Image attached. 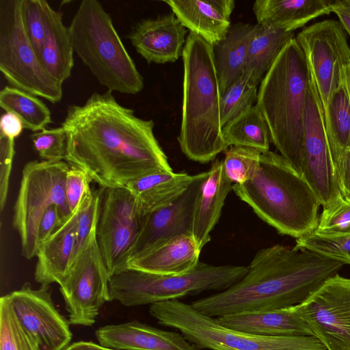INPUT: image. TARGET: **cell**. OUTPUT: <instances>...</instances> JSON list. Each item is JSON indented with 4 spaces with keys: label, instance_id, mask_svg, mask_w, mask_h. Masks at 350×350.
Masks as SVG:
<instances>
[{
    "label": "cell",
    "instance_id": "obj_1",
    "mask_svg": "<svg viewBox=\"0 0 350 350\" xmlns=\"http://www.w3.org/2000/svg\"><path fill=\"white\" fill-rule=\"evenodd\" d=\"M61 126L67 135L65 161L102 189L173 171L154 135L153 120L135 116L112 92H94L82 105H70Z\"/></svg>",
    "mask_w": 350,
    "mask_h": 350
},
{
    "label": "cell",
    "instance_id": "obj_2",
    "mask_svg": "<svg viewBox=\"0 0 350 350\" xmlns=\"http://www.w3.org/2000/svg\"><path fill=\"white\" fill-rule=\"evenodd\" d=\"M344 264L314 252L277 244L259 250L245 275L191 305L211 317L299 304Z\"/></svg>",
    "mask_w": 350,
    "mask_h": 350
},
{
    "label": "cell",
    "instance_id": "obj_3",
    "mask_svg": "<svg viewBox=\"0 0 350 350\" xmlns=\"http://www.w3.org/2000/svg\"><path fill=\"white\" fill-rule=\"evenodd\" d=\"M183 51L182 118L178 141L189 159L214 160L228 147L223 137L221 98L213 46L190 32Z\"/></svg>",
    "mask_w": 350,
    "mask_h": 350
},
{
    "label": "cell",
    "instance_id": "obj_4",
    "mask_svg": "<svg viewBox=\"0 0 350 350\" xmlns=\"http://www.w3.org/2000/svg\"><path fill=\"white\" fill-rule=\"evenodd\" d=\"M232 190L278 233L298 239L313 232L321 203L313 190L280 154L262 153L254 176Z\"/></svg>",
    "mask_w": 350,
    "mask_h": 350
},
{
    "label": "cell",
    "instance_id": "obj_5",
    "mask_svg": "<svg viewBox=\"0 0 350 350\" xmlns=\"http://www.w3.org/2000/svg\"><path fill=\"white\" fill-rule=\"evenodd\" d=\"M308 80L304 53L294 38L262 79L256 103L265 118L271 142L299 174Z\"/></svg>",
    "mask_w": 350,
    "mask_h": 350
},
{
    "label": "cell",
    "instance_id": "obj_6",
    "mask_svg": "<svg viewBox=\"0 0 350 350\" xmlns=\"http://www.w3.org/2000/svg\"><path fill=\"white\" fill-rule=\"evenodd\" d=\"M68 29L74 52L107 91H142L143 77L99 1L83 0Z\"/></svg>",
    "mask_w": 350,
    "mask_h": 350
},
{
    "label": "cell",
    "instance_id": "obj_7",
    "mask_svg": "<svg viewBox=\"0 0 350 350\" xmlns=\"http://www.w3.org/2000/svg\"><path fill=\"white\" fill-rule=\"evenodd\" d=\"M149 311L159 324L179 330L196 349L326 350L314 336H258L224 327L217 319L177 299L152 304Z\"/></svg>",
    "mask_w": 350,
    "mask_h": 350
},
{
    "label": "cell",
    "instance_id": "obj_8",
    "mask_svg": "<svg viewBox=\"0 0 350 350\" xmlns=\"http://www.w3.org/2000/svg\"><path fill=\"white\" fill-rule=\"evenodd\" d=\"M247 267L215 266L199 262L191 271L178 275H158L124 268L110 275L109 301L137 306L180 298L204 291H224L247 273Z\"/></svg>",
    "mask_w": 350,
    "mask_h": 350
},
{
    "label": "cell",
    "instance_id": "obj_9",
    "mask_svg": "<svg viewBox=\"0 0 350 350\" xmlns=\"http://www.w3.org/2000/svg\"><path fill=\"white\" fill-rule=\"evenodd\" d=\"M70 167L63 161L34 160L27 163L23 168L12 223L20 237L21 254L26 259L30 260L37 255L38 226L47 208L57 206L63 219L72 213L65 187Z\"/></svg>",
    "mask_w": 350,
    "mask_h": 350
},
{
    "label": "cell",
    "instance_id": "obj_10",
    "mask_svg": "<svg viewBox=\"0 0 350 350\" xmlns=\"http://www.w3.org/2000/svg\"><path fill=\"white\" fill-rule=\"evenodd\" d=\"M0 71L13 88L53 104L62 98V85L45 70L26 34L21 0L0 1Z\"/></svg>",
    "mask_w": 350,
    "mask_h": 350
},
{
    "label": "cell",
    "instance_id": "obj_11",
    "mask_svg": "<svg viewBox=\"0 0 350 350\" xmlns=\"http://www.w3.org/2000/svg\"><path fill=\"white\" fill-rule=\"evenodd\" d=\"M109 278L98 245L95 228L59 284L70 324H94L100 309L106 301H109Z\"/></svg>",
    "mask_w": 350,
    "mask_h": 350
},
{
    "label": "cell",
    "instance_id": "obj_12",
    "mask_svg": "<svg viewBox=\"0 0 350 350\" xmlns=\"http://www.w3.org/2000/svg\"><path fill=\"white\" fill-rule=\"evenodd\" d=\"M301 174L323 208L342 196L327 136L323 107L310 72L304 118Z\"/></svg>",
    "mask_w": 350,
    "mask_h": 350
},
{
    "label": "cell",
    "instance_id": "obj_13",
    "mask_svg": "<svg viewBox=\"0 0 350 350\" xmlns=\"http://www.w3.org/2000/svg\"><path fill=\"white\" fill-rule=\"evenodd\" d=\"M142 222L135 197L126 187L103 189L96 239L110 275L126 266Z\"/></svg>",
    "mask_w": 350,
    "mask_h": 350
},
{
    "label": "cell",
    "instance_id": "obj_14",
    "mask_svg": "<svg viewBox=\"0 0 350 350\" xmlns=\"http://www.w3.org/2000/svg\"><path fill=\"white\" fill-rule=\"evenodd\" d=\"M295 39L304 53L325 115L332 95L342 84V68L350 61L347 33L339 21L329 19L306 27Z\"/></svg>",
    "mask_w": 350,
    "mask_h": 350
},
{
    "label": "cell",
    "instance_id": "obj_15",
    "mask_svg": "<svg viewBox=\"0 0 350 350\" xmlns=\"http://www.w3.org/2000/svg\"><path fill=\"white\" fill-rule=\"evenodd\" d=\"M294 310L326 350H350V279L328 278Z\"/></svg>",
    "mask_w": 350,
    "mask_h": 350
},
{
    "label": "cell",
    "instance_id": "obj_16",
    "mask_svg": "<svg viewBox=\"0 0 350 350\" xmlns=\"http://www.w3.org/2000/svg\"><path fill=\"white\" fill-rule=\"evenodd\" d=\"M49 288L25 282L5 295L37 350H64L72 338L70 323L56 309Z\"/></svg>",
    "mask_w": 350,
    "mask_h": 350
},
{
    "label": "cell",
    "instance_id": "obj_17",
    "mask_svg": "<svg viewBox=\"0 0 350 350\" xmlns=\"http://www.w3.org/2000/svg\"><path fill=\"white\" fill-rule=\"evenodd\" d=\"M208 175V171L197 174L194 181L180 196L143 217L129 260L177 236L192 235L196 204Z\"/></svg>",
    "mask_w": 350,
    "mask_h": 350
},
{
    "label": "cell",
    "instance_id": "obj_18",
    "mask_svg": "<svg viewBox=\"0 0 350 350\" xmlns=\"http://www.w3.org/2000/svg\"><path fill=\"white\" fill-rule=\"evenodd\" d=\"M187 29L173 13L142 20L129 39L148 63L174 62L183 55Z\"/></svg>",
    "mask_w": 350,
    "mask_h": 350
},
{
    "label": "cell",
    "instance_id": "obj_19",
    "mask_svg": "<svg viewBox=\"0 0 350 350\" xmlns=\"http://www.w3.org/2000/svg\"><path fill=\"white\" fill-rule=\"evenodd\" d=\"M95 336L102 346L118 350H196L182 334L137 321L100 327Z\"/></svg>",
    "mask_w": 350,
    "mask_h": 350
},
{
    "label": "cell",
    "instance_id": "obj_20",
    "mask_svg": "<svg viewBox=\"0 0 350 350\" xmlns=\"http://www.w3.org/2000/svg\"><path fill=\"white\" fill-rule=\"evenodd\" d=\"M83 199V198H82ZM81 201L59 228L38 248L34 278L41 287L59 285L74 259L77 243V221Z\"/></svg>",
    "mask_w": 350,
    "mask_h": 350
},
{
    "label": "cell",
    "instance_id": "obj_21",
    "mask_svg": "<svg viewBox=\"0 0 350 350\" xmlns=\"http://www.w3.org/2000/svg\"><path fill=\"white\" fill-rule=\"evenodd\" d=\"M172 13L181 24L206 42L215 45L226 35L234 0H167Z\"/></svg>",
    "mask_w": 350,
    "mask_h": 350
},
{
    "label": "cell",
    "instance_id": "obj_22",
    "mask_svg": "<svg viewBox=\"0 0 350 350\" xmlns=\"http://www.w3.org/2000/svg\"><path fill=\"white\" fill-rule=\"evenodd\" d=\"M216 319L224 327L254 335L314 336L309 325L294 310L293 306L235 313Z\"/></svg>",
    "mask_w": 350,
    "mask_h": 350
},
{
    "label": "cell",
    "instance_id": "obj_23",
    "mask_svg": "<svg viewBox=\"0 0 350 350\" xmlns=\"http://www.w3.org/2000/svg\"><path fill=\"white\" fill-rule=\"evenodd\" d=\"M201 250L192 235L182 234L129 260L126 267L158 275H182L196 267Z\"/></svg>",
    "mask_w": 350,
    "mask_h": 350
},
{
    "label": "cell",
    "instance_id": "obj_24",
    "mask_svg": "<svg viewBox=\"0 0 350 350\" xmlns=\"http://www.w3.org/2000/svg\"><path fill=\"white\" fill-rule=\"evenodd\" d=\"M232 189V183L227 178L223 161L213 162L196 204L192 236L200 248L210 241V232L217 223L225 200Z\"/></svg>",
    "mask_w": 350,
    "mask_h": 350
},
{
    "label": "cell",
    "instance_id": "obj_25",
    "mask_svg": "<svg viewBox=\"0 0 350 350\" xmlns=\"http://www.w3.org/2000/svg\"><path fill=\"white\" fill-rule=\"evenodd\" d=\"M334 0H257L253 11L257 23L294 31L310 21L332 12Z\"/></svg>",
    "mask_w": 350,
    "mask_h": 350
},
{
    "label": "cell",
    "instance_id": "obj_26",
    "mask_svg": "<svg viewBox=\"0 0 350 350\" xmlns=\"http://www.w3.org/2000/svg\"><path fill=\"white\" fill-rule=\"evenodd\" d=\"M196 178L185 172H158L129 183L125 187L135 197L142 217L174 201L185 191Z\"/></svg>",
    "mask_w": 350,
    "mask_h": 350
},
{
    "label": "cell",
    "instance_id": "obj_27",
    "mask_svg": "<svg viewBox=\"0 0 350 350\" xmlns=\"http://www.w3.org/2000/svg\"><path fill=\"white\" fill-rule=\"evenodd\" d=\"M62 16V12L49 8L45 38L39 55L45 70L62 85L71 76L74 66L70 31Z\"/></svg>",
    "mask_w": 350,
    "mask_h": 350
},
{
    "label": "cell",
    "instance_id": "obj_28",
    "mask_svg": "<svg viewBox=\"0 0 350 350\" xmlns=\"http://www.w3.org/2000/svg\"><path fill=\"white\" fill-rule=\"evenodd\" d=\"M253 27L243 23L231 25L225 37L213 46L221 95L243 75Z\"/></svg>",
    "mask_w": 350,
    "mask_h": 350
},
{
    "label": "cell",
    "instance_id": "obj_29",
    "mask_svg": "<svg viewBox=\"0 0 350 350\" xmlns=\"http://www.w3.org/2000/svg\"><path fill=\"white\" fill-rule=\"evenodd\" d=\"M294 38V31L258 23L254 25L243 75L258 85L284 46Z\"/></svg>",
    "mask_w": 350,
    "mask_h": 350
},
{
    "label": "cell",
    "instance_id": "obj_30",
    "mask_svg": "<svg viewBox=\"0 0 350 350\" xmlns=\"http://www.w3.org/2000/svg\"><path fill=\"white\" fill-rule=\"evenodd\" d=\"M222 134L228 147L250 148L261 153L269 150V131L256 105L224 126Z\"/></svg>",
    "mask_w": 350,
    "mask_h": 350
},
{
    "label": "cell",
    "instance_id": "obj_31",
    "mask_svg": "<svg viewBox=\"0 0 350 350\" xmlns=\"http://www.w3.org/2000/svg\"><path fill=\"white\" fill-rule=\"evenodd\" d=\"M0 106L16 114L24 128L33 132L42 130L52 122L49 109L38 96L12 86L0 91Z\"/></svg>",
    "mask_w": 350,
    "mask_h": 350
},
{
    "label": "cell",
    "instance_id": "obj_32",
    "mask_svg": "<svg viewBox=\"0 0 350 350\" xmlns=\"http://www.w3.org/2000/svg\"><path fill=\"white\" fill-rule=\"evenodd\" d=\"M325 129L333 162L350 147V104L342 84L334 92L325 115Z\"/></svg>",
    "mask_w": 350,
    "mask_h": 350
},
{
    "label": "cell",
    "instance_id": "obj_33",
    "mask_svg": "<svg viewBox=\"0 0 350 350\" xmlns=\"http://www.w3.org/2000/svg\"><path fill=\"white\" fill-rule=\"evenodd\" d=\"M257 85L241 75L221 95V121L222 127L249 110L256 103Z\"/></svg>",
    "mask_w": 350,
    "mask_h": 350
},
{
    "label": "cell",
    "instance_id": "obj_34",
    "mask_svg": "<svg viewBox=\"0 0 350 350\" xmlns=\"http://www.w3.org/2000/svg\"><path fill=\"white\" fill-rule=\"evenodd\" d=\"M261 154L250 148L228 147L225 150V157L222 160L227 178L234 184L250 180L258 167Z\"/></svg>",
    "mask_w": 350,
    "mask_h": 350
},
{
    "label": "cell",
    "instance_id": "obj_35",
    "mask_svg": "<svg viewBox=\"0 0 350 350\" xmlns=\"http://www.w3.org/2000/svg\"><path fill=\"white\" fill-rule=\"evenodd\" d=\"M0 350H37L6 297L0 299Z\"/></svg>",
    "mask_w": 350,
    "mask_h": 350
},
{
    "label": "cell",
    "instance_id": "obj_36",
    "mask_svg": "<svg viewBox=\"0 0 350 350\" xmlns=\"http://www.w3.org/2000/svg\"><path fill=\"white\" fill-rule=\"evenodd\" d=\"M50 7L45 0H21L24 29L38 57L45 38Z\"/></svg>",
    "mask_w": 350,
    "mask_h": 350
},
{
    "label": "cell",
    "instance_id": "obj_37",
    "mask_svg": "<svg viewBox=\"0 0 350 350\" xmlns=\"http://www.w3.org/2000/svg\"><path fill=\"white\" fill-rule=\"evenodd\" d=\"M295 247L350 265V235L322 237L312 232L296 239Z\"/></svg>",
    "mask_w": 350,
    "mask_h": 350
},
{
    "label": "cell",
    "instance_id": "obj_38",
    "mask_svg": "<svg viewBox=\"0 0 350 350\" xmlns=\"http://www.w3.org/2000/svg\"><path fill=\"white\" fill-rule=\"evenodd\" d=\"M313 233L322 237L350 235V202L341 196L324 207Z\"/></svg>",
    "mask_w": 350,
    "mask_h": 350
},
{
    "label": "cell",
    "instance_id": "obj_39",
    "mask_svg": "<svg viewBox=\"0 0 350 350\" xmlns=\"http://www.w3.org/2000/svg\"><path fill=\"white\" fill-rule=\"evenodd\" d=\"M34 150L40 157L48 161L65 160L67 150V135L61 126L33 132L29 135Z\"/></svg>",
    "mask_w": 350,
    "mask_h": 350
},
{
    "label": "cell",
    "instance_id": "obj_40",
    "mask_svg": "<svg viewBox=\"0 0 350 350\" xmlns=\"http://www.w3.org/2000/svg\"><path fill=\"white\" fill-rule=\"evenodd\" d=\"M90 176L83 170L71 166L66 177V200L71 212L79 206L84 196L90 191Z\"/></svg>",
    "mask_w": 350,
    "mask_h": 350
},
{
    "label": "cell",
    "instance_id": "obj_41",
    "mask_svg": "<svg viewBox=\"0 0 350 350\" xmlns=\"http://www.w3.org/2000/svg\"><path fill=\"white\" fill-rule=\"evenodd\" d=\"M15 154L14 139L0 135V209L3 211L8 197L10 178Z\"/></svg>",
    "mask_w": 350,
    "mask_h": 350
},
{
    "label": "cell",
    "instance_id": "obj_42",
    "mask_svg": "<svg viewBox=\"0 0 350 350\" xmlns=\"http://www.w3.org/2000/svg\"><path fill=\"white\" fill-rule=\"evenodd\" d=\"M334 165L341 195L350 202V147L337 158Z\"/></svg>",
    "mask_w": 350,
    "mask_h": 350
},
{
    "label": "cell",
    "instance_id": "obj_43",
    "mask_svg": "<svg viewBox=\"0 0 350 350\" xmlns=\"http://www.w3.org/2000/svg\"><path fill=\"white\" fill-rule=\"evenodd\" d=\"M65 219H62L57 206L52 205L47 208L42 215L38 226V248L40 245L47 239Z\"/></svg>",
    "mask_w": 350,
    "mask_h": 350
},
{
    "label": "cell",
    "instance_id": "obj_44",
    "mask_svg": "<svg viewBox=\"0 0 350 350\" xmlns=\"http://www.w3.org/2000/svg\"><path fill=\"white\" fill-rule=\"evenodd\" d=\"M24 125L21 120L16 114L5 111L1 117V133L6 137L15 139L23 131Z\"/></svg>",
    "mask_w": 350,
    "mask_h": 350
},
{
    "label": "cell",
    "instance_id": "obj_45",
    "mask_svg": "<svg viewBox=\"0 0 350 350\" xmlns=\"http://www.w3.org/2000/svg\"><path fill=\"white\" fill-rule=\"evenodd\" d=\"M332 12H334L343 29L350 35V0H334Z\"/></svg>",
    "mask_w": 350,
    "mask_h": 350
},
{
    "label": "cell",
    "instance_id": "obj_46",
    "mask_svg": "<svg viewBox=\"0 0 350 350\" xmlns=\"http://www.w3.org/2000/svg\"><path fill=\"white\" fill-rule=\"evenodd\" d=\"M64 350H118L91 341H79L68 345Z\"/></svg>",
    "mask_w": 350,
    "mask_h": 350
},
{
    "label": "cell",
    "instance_id": "obj_47",
    "mask_svg": "<svg viewBox=\"0 0 350 350\" xmlns=\"http://www.w3.org/2000/svg\"><path fill=\"white\" fill-rule=\"evenodd\" d=\"M342 83L346 91L350 104V61L347 63L342 68Z\"/></svg>",
    "mask_w": 350,
    "mask_h": 350
}]
</instances>
